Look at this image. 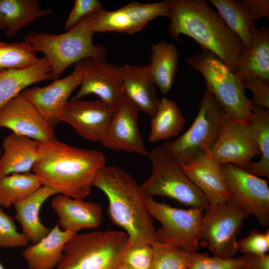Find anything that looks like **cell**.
<instances>
[{"instance_id": "cell-16", "label": "cell", "mask_w": 269, "mask_h": 269, "mask_svg": "<svg viewBox=\"0 0 269 269\" xmlns=\"http://www.w3.org/2000/svg\"><path fill=\"white\" fill-rule=\"evenodd\" d=\"M8 128L13 133L41 143L57 139L54 127L20 94L0 108V128Z\"/></svg>"}, {"instance_id": "cell-20", "label": "cell", "mask_w": 269, "mask_h": 269, "mask_svg": "<svg viewBox=\"0 0 269 269\" xmlns=\"http://www.w3.org/2000/svg\"><path fill=\"white\" fill-rule=\"evenodd\" d=\"M124 92L126 98L139 110L152 118L160 99L151 75L149 64H126L120 66Z\"/></svg>"}, {"instance_id": "cell-31", "label": "cell", "mask_w": 269, "mask_h": 269, "mask_svg": "<svg viewBox=\"0 0 269 269\" xmlns=\"http://www.w3.org/2000/svg\"><path fill=\"white\" fill-rule=\"evenodd\" d=\"M252 116L249 126L252 131L262 156L259 161H251L244 169L256 176L269 177V111L251 106Z\"/></svg>"}, {"instance_id": "cell-36", "label": "cell", "mask_w": 269, "mask_h": 269, "mask_svg": "<svg viewBox=\"0 0 269 269\" xmlns=\"http://www.w3.org/2000/svg\"><path fill=\"white\" fill-rule=\"evenodd\" d=\"M29 242L23 233L17 231L13 217L4 213L0 205V248L25 247Z\"/></svg>"}, {"instance_id": "cell-4", "label": "cell", "mask_w": 269, "mask_h": 269, "mask_svg": "<svg viewBox=\"0 0 269 269\" xmlns=\"http://www.w3.org/2000/svg\"><path fill=\"white\" fill-rule=\"evenodd\" d=\"M93 14L64 33L31 32L24 35L23 41L29 44L35 52L44 54L50 64L54 80L58 79L68 67L83 59H106L107 49L94 44L93 41L95 32L90 26Z\"/></svg>"}, {"instance_id": "cell-28", "label": "cell", "mask_w": 269, "mask_h": 269, "mask_svg": "<svg viewBox=\"0 0 269 269\" xmlns=\"http://www.w3.org/2000/svg\"><path fill=\"white\" fill-rule=\"evenodd\" d=\"M149 64L152 76L161 95L170 91L178 69L179 54L173 44L160 41L151 46Z\"/></svg>"}, {"instance_id": "cell-26", "label": "cell", "mask_w": 269, "mask_h": 269, "mask_svg": "<svg viewBox=\"0 0 269 269\" xmlns=\"http://www.w3.org/2000/svg\"><path fill=\"white\" fill-rule=\"evenodd\" d=\"M251 46L241 54L236 75L240 78L253 74L269 83V29L266 26L254 27L251 35Z\"/></svg>"}, {"instance_id": "cell-24", "label": "cell", "mask_w": 269, "mask_h": 269, "mask_svg": "<svg viewBox=\"0 0 269 269\" xmlns=\"http://www.w3.org/2000/svg\"><path fill=\"white\" fill-rule=\"evenodd\" d=\"M49 79H52L51 69L45 57L27 67L0 70V108L27 86Z\"/></svg>"}, {"instance_id": "cell-37", "label": "cell", "mask_w": 269, "mask_h": 269, "mask_svg": "<svg viewBox=\"0 0 269 269\" xmlns=\"http://www.w3.org/2000/svg\"><path fill=\"white\" fill-rule=\"evenodd\" d=\"M240 80L244 89L250 90L253 98L250 99L251 106L269 109V83L253 74L242 76Z\"/></svg>"}, {"instance_id": "cell-3", "label": "cell", "mask_w": 269, "mask_h": 269, "mask_svg": "<svg viewBox=\"0 0 269 269\" xmlns=\"http://www.w3.org/2000/svg\"><path fill=\"white\" fill-rule=\"evenodd\" d=\"M93 186L107 196L110 218L126 231L129 246L151 245L156 241L147 197L129 172L119 166L106 165L97 174Z\"/></svg>"}, {"instance_id": "cell-12", "label": "cell", "mask_w": 269, "mask_h": 269, "mask_svg": "<svg viewBox=\"0 0 269 269\" xmlns=\"http://www.w3.org/2000/svg\"><path fill=\"white\" fill-rule=\"evenodd\" d=\"M260 154V149L249 124L226 114L216 141L204 155L221 165L231 163L245 169Z\"/></svg>"}, {"instance_id": "cell-39", "label": "cell", "mask_w": 269, "mask_h": 269, "mask_svg": "<svg viewBox=\"0 0 269 269\" xmlns=\"http://www.w3.org/2000/svg\"><path fill=\"white\" fill-rule=\"evenodd\" d=\"M238 250L245 254L262 255L269 251V231L260 232L256 230L249 232V234L238 242Z\"/></svg>"}, {"instance_id": "cell-23", "label": "cell", "mask_w": 269, "mask_h": 269, "mask_svg": "<svg viewBox=\"0 0 269 269\" xmlns=\"http://www.w3.org/2000/svg\"><path fill=\"white\" fill-rule=\"evenodd\" d=\"M76 234L69 230H60L58 223L47 236L23 251L22 256L29 268L52 269L57 266L65 244Z\"/></svg>"}, {"instance_id": "cell-34", "label": "cell", "mask_w": 269, "mask_h": 269, "mask_svg": "<svg viewBox=\"0 0 269 269\" xmlns=\"http://www.w3.org/2000/svg\"><path fill=\"white\" fill-rule=\"evenodd\" d=\"M35 53L30 45L24 41H0V70L31 66L39 59Z\"/></svg>"}, {"instance_id": "cell-14", "label": "cell", "mask_w": 269, "mask_h": 269, "mask_svg": "<svg viewBox=\"0 0 269 269\" xmlns=\"http://www.w3.org/2000/svg\"><path fill=\"white\" fill-rule=\"evenodd\" d=\"M82 80L79 91L71 99L94 94L115 111L125 101L120 66L106 59L86 58L81 61Z\"/></svg>"}, {"instance_id": "cell-44", "label": "cell", "mask_w": 269, "mask_h": 269, "mask_svg": "<svg viewBox=\"0 0 269 269\" xmlns=\"http://www.w3.org/2000/svg\"><path fill=\"white\" fill-rule=\"evenodd\" d=\"M0 269H5L0 262Z\"/></svg>"}, {"instance_id": "cell-7", "label": "cell", "mask_w": 269, "mask_h": 269, "mask_svg": "<svg viewBox=\"0 0 269 269\" xmlns=\"http://www.w3.org/2000/svg\"><path fill=\"white\" fill-rule=\"evenodd\" d=\"M150 175L141 185L146 197L165 196L192 208L205 210L209 206L207 199L184 172L181 164L167 153L163 145L149 153Z\"/></svg>"}, {"instance_id": "cell-5", "label": "cell", "mask_w": 269, "mask_h": 269, "mask_svg": "<svg viewBox=\"0 0 269 269\" xmlns=\"http://www.w3.org/2000/svg\"><path fill=\"white\" fill-rule=\"evenodd\" d=\"M129 246V237L123 231L76 234L65 244L57 269H116Z\"/></svg>"}, {"instance_id": "cell-30", "label": "cell", "mask_w": 269, "mask_h": 269, "mask_svg": "<svg viewBox=\"0 0 269 269\" xmlns=\"http://www.w3.org/2000/svg\"><path fill=\"white\" fill-rule=\"evenodd\" d=\"M185 118L175 101L163 97L151 118L148 140L154 142L175 137L183 131Z\"/></svg>"}, {"instance_id": "cell-32", "label": "cell", "mask_w": 269, "mask_h": 269, "mask_svg": "<svg viewBox=\"0 0 269 269\" xmlns=\"http://www.w3.org/2000/svg\"><path fill=\"white\" fill-rule=\"evenodd\" d=\"M41 185L37 175L29 172L0 177V205L10 208L29 197Z\"/></svg>"}, {"instance_id": "cell-46", "label": "cell", "mask_w": 269, "mask_h": 269, "mask_svg": "<svg viewBox=\"0 0 269 269\" xmlns=\"http://www.w3.org/2000/svg\"><path fill=\"white\" fill-rule=\"evenodd\" d=\"M0 154H1V150L0 149Z\"/></svg>"}, {"instance_id": "cell-33", "label": "cell", "mask_w": 269, "mask_h": 269, "mask_svg": "<svg viewBox=\"0 0 269 269\" xmlns=\"http://www.w3.org/2000/svg\"><path fill=\"white\" fill-rule=\"evenodd\" d=\"M151 245L153 254L149 269H186L189 266L192 253L157 241Z\"/></svg>"}, {"instance_id": "cell-8", "label": "cell", "mask_w": 269, "mask_h": 269, "mask_svg": "<svg viewBox=\"0 0 269 269\" xmlns=\"http://www.w3.org/2000/svg\"><path fill=\"white\" fill-rule=\"evenodd\" d=\"M226 114L214 95L205 87L192 125L178 137L164 142L163 147L169 155L181 164L205 154L216 141Z\"/></svg>"}, {"instance_id": "cell-9", "label": "cell", "mask_w": 269, "mask_h": 269, "mask_svg": "<svg viewBox=\"0 0 269 269\" xmlns=\"http://www.w3.org/2000/svg\"><path fill=\"white\" fill-rule=\"evenodd\" d=\"M151 216L161 224L156 230V241L178 247L191 253L197 252L204 210L173 207L147 197Z\"/></svg>"}, {"instance_id": "cell-25", "label": "cell", "mask_w": 269, "mask_h": 269, "mask_svg": "<svg viewBox=\"0 0 269 269\" xmlns=\"http://www.w3.org/2000/svg\"><path fill=\"white\" fill-rule=\"evenodd\" d=\"M58 193L55 189L43 186L26 199L13 204L15 209L14 218L20 224L23 234L34 244L47 236L51 230L40 221V208L49 197Z\"/></svg>"}, {"instance_id": "cell-35", "label": "cell", "mask_w": 269, "mask_h": 269, "mask_svg": "<svg viewBox=\"0 0 269 269\" xmlns=\"http://www.w3.org/2000/svg\"><path fill=\"white\" fill-rule=\"evenodd\" d=\"M246 266L244 256L223 259L196 252L192 253L190 262L186 269H242Z\"/></svg>"}, {"instance_id": "cell-42", "label": "cell", "mask_w": 269, "mask_h": 269, "mask_svg": "<svg viewBox=\"0 0 269 269\" xmlns=\"http://www.w3.org/2000/svg\"><path fill=\"white\" fill-rule=\"evenodd\" d=\"M247 266L250 269H269V255L245 254Z\"/></svg>"}, {"instance_id": "cell-43", "label": "cell", "mask_w": 269, "mask_h": 269, "mask_svg": "<svg viewBox=\"0 0 269 269\" xmlns=\"http://www.w3.org/2000/svg\"><path fill=\"white\" fill-rule=\"evenodd\" d=\"M116 269H133L128 265L122 263Z\"/></svg>"}, {"instance_id": "cell-40", "label": "cell", "mask_w": 269, "mask_h": 269, "mask_svg": "<svg viewBox=\"0 0 269 269\" xmlns=\"http://www.w3.org/2000/svg\"><path fill=\"white\" fill-rule=\"evenodd\" d=\"M102 9V5L98 0H75L65 22V30H70L84 18Z\"/></svg>"}, {"instance_id": "cell-22", "label": "cell", "mask_w": 269, "mask_h": 269, "mask_svg": "<svg viewBox=\"0 0 269 269\" xmlns=\"http://www.w3.org/2000/svg\"><path fill=\"white\" fill-rule=\"evenodd\" d=\"M40 143L12 132L6 136L0 157V177L29 172L37 159Z\"/></svg>"}, {"instance_id": "cell-10", "label": "cell", "mask_w": 269, "mask_h": 269, "mask_svg": "<svg viewBox=\"0 0 269 269\" xmlns=\"http://www.w3.org/2000/svg\"><path fill=\"white\" fill-rule=\"evenodd\" d=\"M228 191V204L254 216L264 227L269 225L268 181L231 163L221 165Z\"/></svg>"}, {"instance_id": "cell-38", "label": "cell", "mask_w": 269, "mask_h": 269, "mask_svg": "<svg viewBox=\"0 0 269 269\" xmlns=\"http://www.w3.org/2000/svg\"><path fill=\"white\" fill-rule=\"evenodd\" d=\"M153 254V249L150 245L129 246L123 256L122 262L133 269H149Z\"/></svg>"}, {"instance_id": "cell-41", "label": "cell", "mask_w": 269, "mask_h": 269, "mask_svg": "<svg viewBox=\"0 0 269 269\" xmlns=\"http://www.w3.org/2000/svg\"><path fill=\"white\" fill-rule=\"evenodd\" d=\"M244 1L256 21L264 17L269 20V0H244Z\"/></svg>"}, {"instance_id": "cell-1", "label": "cell", "mask_w": 269, "mask_h": 269, "mask_svg": "<svg viewBox=\"0 0 269 269\" xmlns=\"http://www.w3.org/2000/svg\"><path fill=\"white\" fill-rule=\"evenodd\" d=\"M104 153L68 145L58 139L40 143L32 167L41 184L72 198L88 196L100 170L106 165Z\"/></svg>"}, {"instance_id": "cell-27", "label": "cell", "mask_w": 269, "mask_h": 269, "mask_svg": "<svg viewBox=\"0 0 269 269\" xmlns=\"http://www.w3.org/2000/svg\"><path fill=\"white\" fill-rule=\"evenodd\" d=\"M50 8L42 9L36 0H0V30L13 37L36 19L50 14Z\"/></svg>"}, {"instance_id": "cell-15", "label": "cell", "mask_w": 269, "mask_h": 269, "mask_svg": "<svg viewBox=\"0 0 269 269\" xmlns=\"http://www.w3.org/2000/svg\"><path fill=\"white\" fill-rule=\"evenodd\" d=\"M115 110L100 99L68 101L60 121L69 124L82 137L102 143Z\"/></svg>"}, {"instance_id": "cell-18", "label": "cell", "mask_w": 269, "mask_h": 269, "mask_svg": "<svg viewBox=\"0 0 269 269\" xmlns=\"http://www.w3.org/2000/svg\"><path fill=\"white\" fill-rule=\"evenodd\" d=\"M139 110L127 99L115 111L102 144L113 150H121L148 156L137 121Z\"/></svg>"}, {"instance_id": "cell-29", "label": "cell", "mask_w": 269, "mask_h": 269, "mask_svg": "<svg viewBox=\"0 0 269 269\" xmlns=\"http://www.w3.org/2000/svg\"><path fill=\"white\" fill-rule=\"evenodd\" d=\"M210 2L249 50L251 46V31L256 27V21L244 0H210Z\"/></svg>"}, {"instance_id": "cell-13", "label": "cell", "mask_w": 269, "mask_h": 269, "mask_svg": "<svg viewBox=\"0 0 269 269\" xmlns=\"http://www.w3.org/2000/svg\"><path fill=\"white\" fill-rule=\"evenodd\" d=\"M169 7V0L148 3L132 1L114 11L102 9L93 13L90 26L95 32L115 31L132 34L141 30L156 17L167 18Z\"/></svg>"}, {"instance_id": "cell-17", "label": "cell", "mask_w": 269, "mask_h": 269, "mask_svg": "<svg viewBox=\"0 0 269 269\" xmlns=\"http://www.w3.org/2000/svg\"><path fill=\"white\" fill-rule=\"evenodd\" d=\"M82 80L81 61L75 63L73 72L43 87L25 89L19 94L29 101L53 127L60 121L68 99Z\"/></svg>"}, {"instance_id": "cell-2", "label": "cell", "mask_w": 269, "mask_h": 269, "mask_svg": "<svg viewBox=\"0 0 269 269\" xmlns=\"http://www.w3.org/2000/svg\"><path fill=\"white\" fill-rule=\"evenodd\" d=\"M167 31L178 41L181 34L193 39L218 57L234 73L246 48L220 14L205 0H169Z\"/></svg>"}, {"instance_id": "cell-21", "label": "cell", "mask_w": 269, "mask_h": 269, "mask_svg": "<svg viewBox=\"0 0 269 269\" xmlns=\"http://www.w3.org/2000/svg\"><path fill=\"white\" fill-rule=\"evenodd\" d=\"M58 223L63 230L76 232L84 229L98 228L103 220L101 206L96 202L58 195L51 201Z\"/></svg>"}, {"instance_id": "cell-11", "label": "cell", "mask_w": 269, "mask_h": 269, "mask_svg": "<svg viewBox=\"0 0 269 269\" xmlns=\"http://www.w3.org/2000/svg\"><path fill=\"white\" fill-rule=\"evenodd\" d=\"M248 216L240 209L225 204L209 206L200 223V241H204L213 256L234 258L238 251L237 237Z\"/></svg>"}, {"instance_id": "cell-6", "label": "cell", "mask_w": 269, "mask_h": 269, "mask_svg": "<svg viewBox=\"0 0 269 269\" xmlns=\"http://www.w3.org/2000/svg\"><path fill=\"white\" fill-rule=\"evenodd\" d=\"M188 65L204 77L226 114L235 120L249 124L252 116L250 100L245 95L236 74L216 55L206 50L186 57Z\"/></svg>"}, {"instance_id": "cell-45", "label": "cell", "mask_w": 269, "mask_h": 269, "mask_svg": "<svg viewBox=\"0 0 269 269\" xmlns=\"http://www.w3.org/2000/svg\"><path fill=\"white\" fill-rule=\"evenodd\" d=\"M242 269H250L249 267H248L247 266L245 267V268Z\"/></svg>"}, {"instance_id": "cell-19", "label": "cell", "mask_w": 269, "mask_h": 269, "mask_svg": "<svg viewBox=\"0 0 269 269\" xmlns=\"http://www.w3.org/2000/svg\"><path fill=\"white\" fill-rule=\"evenodd\" d=\"M181 166L205 195L210 206L228 203V191L220 164L202 154L189 159Z\"/></svg>"}]
</instances>
